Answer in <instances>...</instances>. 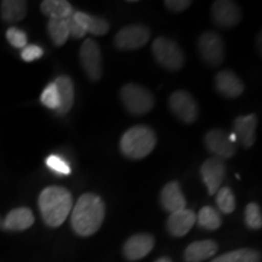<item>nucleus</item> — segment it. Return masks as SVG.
<instances>
[{
    "instance_id": "1",
    "label": "nucleus",
    "mask_w": 262,
    "mask_h": 262,
    "mask_svg": "<svg viewBox=\"0 0 262 262\" xmlns=\"http://www.w3.org/2000/svg\"><path fill=\"white\" fill-rule=\"evenodd\" d=\"M104 203L95 193H85L75 203L71 216L74 232L81 237L96 233L104 219Z\"/></svg>"
},
{
    "instance_id": "2",
    "label": "nucleus",
    "mask_w": 262,
    "mask_h": 262,
    "mask_svg": "<svg viewBox=\"0 0 262 262\" xmlns=\"http://www.w3.org/2000/svg\"><path fill=\"white\" fill-rule=\"evenodd\" d=\"M39 209L42 220L50 227H58L66 221L73 206L71 192L60 186H50L39 195Z\"/></svg>"
},
{
    "instance_id": "3",
    "label": "nucleus",
    "mask_w": 262,
    "mask_h": 262,
    "mask_svg": "<svg viewBox=\"0 0 262 262\" xmlns=\"http://www.w3.org/2000/svg\"><path fill=\"white\" fill-rule=\"evenodd\" d=\"M157 145V136L150 127L136 125L130 127L120 139V150L129 159H142L152 153Z\"/></svg>"
},
{
    "instance_id": "4",
    "label": "nucleus",
    "mask_w": 262,
    "mask_h": 262,
    "mask_svg": "<svg viewBox=\"0 0 262 262\" xmlns=\"http://www.w3.org/2000/svg\"><path fill=\"white\" fill-rule=\"evenodd\" d=\"M120 98L127 112L134 116H142L155 107V96L146 88L135 83H127L120 90Z\"/></svg>"
},
{
    "instance_id": "5",
    "label": "nucleus",
    "mask_w": 262,
    "mask_h": 262,
    "mask_svg": "<svg viewBox=\"0 0 262 262\" xmlns=\"http://www.w3.org/2000/svg\"><path fill=\"white\" fill-rule=\"evenodd\" d=\"M152 52L156 61L169 71H180L185 64V55L181 48L169 38H157L152 44Z\"/></svg>"
},
{
    "instance_id": "6",
    "label": "nucleus",
    "mask_w": 262,
    "mask_h": 262,
    "mask_svg": "<svg viewBox=\"0 0 262 262\" xmlns=\"http://www.w3.org/2000/svg\"><path fill=\"white\" fill-rule=\"evenodd\" d=\"M80 64L91 81H98L102 77V54L100 47L93 39H86L80 47Z\"/></svg>"
},
{
    "instance_id": "7",
    "label": "nucleus",
    "mask_w": 262,
    "mask_h": 262,
    "mask_svg": "<svg viewBox=\"0 0 262 262\" xmlns=\"http://www.w3.org/2000/svg\"><path fill=\"white\" fill-rule=\"evenodd\" d=\"M198 51L205 63L216 67L221 64L225 58L224 40L215 32L203 33L198 40Z\"/></svg>"
},
{
    "instance_id": "8",
    "label": "nucleus",
    "mask_w": 262,
    "mask_h": 262,
    "mask_svg": "<svg viewBox=\"0 0 262 262\" xmlns=\"http://www.w3.org/2000/svg\"><path fill=\"white\" fill-rule=\"evenodd\" d=\"M169 107L178 119L185 124L194 123L198 118V104L192 95L185 90H178L170 95Z\"/></svg>"
},
{
    "instance_id": "9",
    "label": "nucleus",
    "mask_w": 262,
    "mask_h": 262,
    "mask_svg": "<svg viewBox=\"0 0 262 262\" xmlns=\"http://www.w3.org/2000/svg\"><path fill=\"white\" fill-rule=\"evenodd\" d=\"M150 31L143 25H131L120 29L114 38V44L119 50H136L148 42Z\"/></svg>"
},
{
    "instance_id": "10",
    "label": "nucleus",
    "mask_w": 262,
    "mask_h": 262,
    "mask_svg": "<svg viewBox=\"0 0 262 262\" xmlns=\"http://www.w3.org/2000/svg\"><path fill=\"white\" fill-rule=\"evenodd\" d=\"M201 175L204 181L209 194H216V192L220 188L222 181L226 175V164L221 158L214 157L209 158L203 163L201 168Z\"/></svg>"
},
{
    "instance_id": "11",
    "label": "nucleus",
    "mask_w": 262,
    "mask_h": 262,
    "mask_svg": "<svg viewBox=\"0 0 262 262\" xmlns=\"http://www.w3.org/2000/svg\"><path fill=\"white\" fill-rule=\"evenodd\" d=\"M211 16L217 26L222 28H231L241 22L242 12L235 3L219 0L211 6Z\"/></svg>"
},
{
    "instance_id": "12",
    "label": "nucleus",
    "mask_w": 262,
    "mask_h": 262,
    "mask_svg": "<svg viewBox=\"0 0 262 262\" xmlns=\"http://www.w3.org/2000/svg\"><path fill=\"white\" fill-rule=\"evenodd\" d=\"M205 147L211 153L221 159H227L234 156L235 146L228 139V135L224 130L215 129L209 131L204 139Z\"/></svg>"
},
{
    "instance_id": "13",
    "label": "nucleus",
    "mask_w": 262,
    "mask_h": 262,
    "mask_svg": "<svg viewBox=\"0 0 262 262\" xmlns=\"http://www.w3.org/2000/svg\"><path fill=\"white\" fill-rule=\"evenodd\" d=\"M155 247V237L150 234H136L124 244L123 253L127 260L137 261L147 256Z\"/></svg>"
},
{
    "instance_id": "14",
    "label": "nucleus",
    "mask_w": 262,
    "mask_h": 262,
    "mask_svg": "<svg viewBox=\"0 0 262 262\" xmlns=\"http://www.w3.org/2000/svg\"><path fill=\"white\" fill-rule=\"evenodd\" d=\"M215 89L222 96L235 98L243 94L244 84L232 71H221L215 77Z\"/></svg>"
},
{
    "instance_id": "15",
    "label": "nucleus",
    "mask_w": 262,
    "mask_h": 262,
    "mask_svg": "<svg viewBox=\"0 0 262 262\" xmlns=\"http://www.w3.org/2000/svg\"><path fill=\"white\" fill-rule=\"evenodd\" d=\"M256 125L257 118L255 114L235 118L233 123V134L237 136V141H239L245 148H249L254 145Z\"/></svg>"
},
{
    "instance_id": "16",
    "label": "nucleus",
    "mask_w": 262,
    "mask_h": 262,
    "mask_svg": "<svg viewBox=\"0 0 262 262\" xmlns=\"http://www.w3.org/2000/svg\"><path fill=\"white\" fill-rule=\"evenodd\" d=\"M196 221L194 211L189 209H183L170 214L168 219V231L173 237H183L191 231L193 225Z\"/></svg>"
},
{
    "instance_id": "17",
    "label": "nucleus",
    "mask_w": 262,
    "mask_h": 262,
    "mask_svg": "<svg viewBox=\"0 0 262 262\" xmlns=\"http://www.w3.org/2000/svg\"><path fill=\"white\" fill-rule=\"evenodd\" d=\"M162 206L170 214L186 209V198L181 191V186L178 181L169 182L160 193Z\"/></svg>"
},
{
    "instance_id": "18",
    "label": "nucleus",
    "mask_w": 262,
    "mask_h": 262,
    "mask_svg": "<svg viewBox=\"0 0 262 262\" xmlns=\"http://www.w3.org/2000/svg\"><path fill=\"white\" fill-rule=\"evenodd\" d=\"M57 88L60 104L56 110V113L60 116H64L71 111L74 101V86L73 81L68 75H61L54 81Z\"/></svg>"
},
{
    "instance_id": "19",
    "label": "nucleus",
    "mask_w": 262,
    "mask_h": 262,
    "mask_svg": "<svg viewBox=\"0 0 262 262\" xmlns=\"http://www.w3.org/2000/svg\"><path fill=\"white\" fill-rule=\"evenodd\" d=\"M217 253V244L214 241H199L189 244L185 251L187 262H202L208 260Z\"/></svg>"
},
{
    "instance_id": "20",
    "label": "nucleus",
    "mask_w": 262,
    "mask_h": 262,
    "mask_svg": "<svg viewBox=\"0 0 262 262\" xmlns=\"http://www.w3.org/2000/svg\"><path fill=\"white\" fill-rule=\"evenodd\" d=\"M72 17L86 33L94 35H104L110 31V24L107 19L98 16H91L85 12H73Z\"/></svg>"
},
{
    "instance_id": "21",
    "label": "nucleus",
    "mask_w": 262,
    "mask_h": 262,
    "mask_svg": "<svg viewBox=\"0 0 262 262\" xmlns=\"http://www.w3.org/2000/svg\"><path fill=\"white\" fill-rule=\"evenodd\" d=\"M34 224V215L31 209L17 208L6 215L4 227L9 231H25Z\"/></svg>"
},
{
    "instance_id": "22",
    "label": "nucleus",
    "mask_w": 262,
    "mask_h": 262,
    "mask_svg": "<svg viewBox=\"0 0 262 262\" xmlns=\"http://www.w3.org/2000/svg\"><path fill=\"white\" fill-rule=\"evenodd\" d=\"M2 18L9 24L22 21L27 15V2L21 0H4L0 3Z\"/></svg>"
},
{
    "instance_id": "23",
    "label": "nucleus",
    "mask_w": 262,
    "mask_h": 262,
    "mask_svg": "<svg viewBox=\"0 0 262 262\" xmlns=\"http://www.w3.org/2000/svg\"><path fill=\"white\" fill-rule=\"evenodd\" d=\"M40 10L50 18H67L73 15V8L66 0H44L40 4Z\"/></svg>"
},
{
    "instance_id": "24",
    "label": "nucleus",
    "mask_w": 262,
    "mask_h": 262,
    "mask_svg": "<svg viewBox=\"0 0 262 262\" xmlns=\"http://www.w3.org/2000/svg\"><path fill=\"white\" fill-rule=\"evenodd\" d=\"M211 262H261V255L254 249L244 248L220 255Z\"/></svg>"
},
{
    "instance_id": "25",
    "label": "nucleus",
    "mask_w": 262,
    "mask_h": 262,
    "mask_svg": "<svg viewBox=\"0 0 262 262\" xmlns=\"http://www.w3.org/2000/svg\"><path fill=\"white\" fill-rule=\"evenodd\" d=\"M48 32L51 40L54 41V44L57 45V47H62V45L67 41L68 37H70V29H68V25L66 18L49 19Z\"/></svg>"
},
{
    "instance_id": "26",
    "label": "nucleus",
    "mask_w": 262,
    "mask_h": 262,
    "mask_svg": "<svg viewBox=\"0 0 262 262\" xmlns=\"http://www.w3.org/2000/svg\"><path fill=\"white\" fill-rule=\"evenodd\" d=\"M196 221L202 228L208 229V231H215L221 226V216L212 206H204L196 216Z\"/></svg>"
},
{
    "instance_id": "27",
    "label": "nucleus",
    "mask_w": 262,
    "mask_h": 262,
    "mask_svg": "<svg viewBox=\"0 0 262 262\" xmlns=\"http://www.w3.org/2000/svg\"><path fill=\"white\" fill-rule=\"evenodd\" d=\"M216 204L224 214H231L235 209V198L231 188L224 187L216 192Z\"/></svg>"
},
{
    "instance_id": "28",
    "label": "nucleus",
    "mask_w": 262,
    "mask_h": 262,
    "mask_svg": "<svg viewBox=\"0 0 262 262\" xmlns=\"http://www.w3.org/2000/svg\"><path fill=\"white\" fill-rule=\"evenodd\" d=\"M40 102L49 110H57L58 104H60V98H58L57 88L55 83H50L45 86L40 95Z\"/></svg>"
},
{
    "instance_id": "29",
    "label": "nucleus",
    "mask_w": 262,
    "mask_h": 262,
    "mask_svg": "<svg viewBox=\"0 0 262 262\" xmlns=\"http://www.w3.org/2000/svg\"><path fill=\"white\" fill-rule=\"evenodd\" d=\"M245 224L249 228L258 229L262 226L261 209L256 203H249L245 208Z\"/></svg>"
},
{
    "instance_id": "30",
    "label": "nucleus",
    "mask_w": 262,
    "mask_h": 262,
    "mask_svg": "<svg viewBox=\"0 0 262 262\" xmlns=\"http://www.w3.org/2000/svg\"><path fill=\"white\" fill-rule=\"evenodd\" d=\"M45 164L52 172L57 173V175H70L71 173V166L62 157L57 155L49 156Z\"/></svg>"
},
{
    "instance_id": "31",
    "label": "nucleus",
    "mask_w": 262,
    "mask_h": 262,
    "mask_svg": "<svg viewBox=\"0 0 262 262\" xmlns=\"http://www.w3.org/2000/svg\"><path fill=\"white\" fill-rule=\"evenodd\" d=\"M6 39L14 48L24 49L27 45V35H26V33L16 27H10L6 31Z\"/></svg>"
},
{
    "instance_id": "32",
    "label": "nucleus",
    "mask_w": 262,
    "mask_h": 262,
    "mask_svg": "<svg viewBox=\"0 0 262 262\" xmlns=\"http://www.w3.org/2000/svg\"><path fill=\"white\" fill-rule=\"evenodd\" d=\"M42 54H44V51H42V49L40 47L32 44L26 45V47L22 49L21 57L22 60L26 62H33L38 60V58H40L42 56Z\"/></svg>"
},
{
    "instance_id": "33",
    "label": "nucleus",
    "mask_w": 262,
    "mask_h": 262,
    "mask_svg": "<svg viewBox=\"0 0 262 262\" xmlns=\"http://www.w3.org/2000/svg\"><path fill=\"white\" fill-rule=\"evenodd\" d=\"M164 4L173 12H181L183 10L188 9L192 5V2H188V0H166V2H164Z\"/></svg>"
},
{
    "instance_id": "34",
    "label": "nucleus",
    "mask_w": 262,
    "mask_h": 262,
    "mask_svg": "<svg viewBox=\"0 0 262 262\" xmlns=\"http://www.w3.org/2000/svg\"><path fill=\"white\" fill-rule=\"evenodd\" d=\"M66 21H67L68 29H70V35H72L73 38L80 39V38H83L85 34H86V32L84 31V28L80 27V26L74 21L72 16L66 18Z\"/></svg>"
},
{
    "instance_id": "35",
    "label": "nucleus",
    "mask_w": 262,
    "mask_h": 262,
    "mask_svg": "<svg viewBox=\"0 0 262 262\" xmlns=\"http://www.w3.org/2000/svg\"><path fill=\"white\" fill-rule=\"evenodd\" d=\"M228 139H229V141H231V142L234 145V142H235V141H237V136H235L234 134L232 133V134H229V135H228Z\"/></svg>"
},
{
    "instance_id": "36",
    "label": "nucleus",
    "mask_w": 262,
    "mask_h": 262,
    "mask_svg": "<svg viewBox=\"0 0 262 262\" xmlns=\"http://www.w3.org/2000/svg\"><path fill=\"white\" fill-rule=\"evenodd\" d=\"M155 262H171V260H170V258H168V257H160Z\"/></svg>"
}]
</instances>
